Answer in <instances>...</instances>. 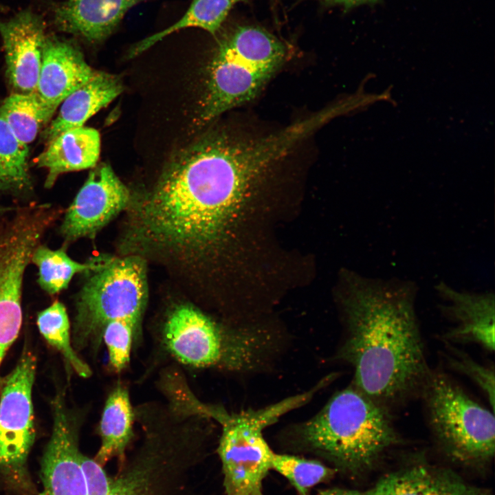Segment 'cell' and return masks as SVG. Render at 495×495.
Listing matches in <instances>:
<instances>
[{
    "instance_id": "cell-20",
    "label": "cell",
    "mask_w": 495,
    "mask_h": 495,
    "mask_svg": "<svg viewBox=\"0 0 495 495\" xmlns=\"http://www.w3.org/2000/svg\"><path fill=\"white\" fill-rule=\"evenodd\" d=\"M135 410L127 387L118 383L109 394L99 426L101 444L94 459L104 465L113 457L123 461L134 433Z\"/></svg>"
},
{
    "instance_id": "cell-7",
    "label": "cell",
    "mask_w": 495,
    "mask_h": 495,
    "mask_svg": "<svg viewBox=\"0 0 495 495\" xmlns=\"http://www.w3.org/2000/svg\"><path fill=\"white\" fill-rule=\"evenodd\" d=\"M421 390L430 428L446 453L465 463L484 461L494 456V411L441 373H430Z\"/></svg>"
},
{
    "instance_id": "cell-17",
    "label": "cell",
    "mask_w": 495,
    "mask_h": 495,
    "mask_svg": "<svg viewBox=\"0 0 495 495\" xmlns=\"http://www.w3.org/2000/svg\"><path fill=\"white\" fill-rule=\"evenodd\" d=\"M100 149V134L93 128L80 126L60 133L36 158L38 166L47 170L45 186L52 187L64 173L94 167Z\"/></svg>"
},
{
    "instance_id": "cell-6",
    "label": "cell",
    "mask_w": 495,
    "mask_h": 495,
    "mask_svg": "<svg viewBox=\"0 0 495 495\" xmlns=\"http://www.w3.org/2000/svg\"><path fill=\"white\" fill-rule=\"evenodd\" d=\"M85 282L76 302L73 331L76 349L96 353L110 321H131L141 336L147 301L146 269L137 256L103 259Z\"/></svg>"
},
{
    "instance_id": "cell-13",
    "label": "cell",
    "mask_w": 495,
    "mask_h": 495,
    "mask_svg": "<svg viewBox=\"0 0 495 495\" xmlns=\"http://www.w3.org/2000/svg\"><path fill=\"white\" fill-rule=\"evenodd\" d=\"M95 72L77 45L56 35H46L36 92L56 111L60 104L89 81Z\"/></svg>"
},
{
    "instance_id": "cell-22",
    "label": "cell",
    "mask_w": 495,
    "mask_h": 495,
    "mask_svg": "<svg viewBox=\"0 0 495 495\" xmlns=\"http://www.w3.org/2000/svg\"><path fill=\"white\" fill-rule=\"evenodd\" d=\"M248 0H192L184 16L167 28L140 41L130 50L133 58L140 54L166 36L187 28H199L212 34L220 28L232 7Z\"/></svg>"
},
{
    "instance_id": "cell-2",
    "label": "cell",
    "mask_w": 495,
    "mask_h": 495,
    "mask_svg": "<svg viewBox=\"0 0 495 495\" xmlns=\"http://www.w3.org/2000/svg\"><path fill=\"white\" fill-rule=\"evenodd\" d=\"M410 283L357 278L345 301L340 351L353 384L387 409L421 388L430 374Z\"/></svg>"
},
{
    "instance_id": "cell-18",
    "label": "cell",
    "mask_w": 495,
    "mask_h": 495,
    "mask_svg": "<svg viewBox=\"0 0 495 495\" xmlns=\"http://www.w3.org/2000/svg\"><path fill=\"white\" fill-rule=\"evenodd\" d=\"M122 90L120 78L96 71L89 81L62 102L56 118L44 131L43 139L49 142L65 131L83 126L89 118L113 100Z\"/></svg>"
},
{
    "instance_id": "cell-5",
    "label": "cell",
    "mask_w": 495,
    "mask_h": 495,
    "mask_svg": "<svg viewBox=\"0 0 495 495\" xmlns=\"http://www.w3.org/2000/svg\"><path fill=\"white\" fill-rule=\"evenodd\" d=\"M287 56L285 44L263 28L238 26L226 34L207 69L199 120L209 123L254 100Z\"/></svg>"
},
{
    "instance_id": "cell-12",
    "label": "cell",
    "mask_w": 495,
    "mask_h": 495,
    "mask_svg": "<svg viewBox=\"0 0 495 495\" xmlns=\"http://www.w3.org/2000/svg\"><path fill=\"white\" fill-rule=\"evenodd\" d=\"M45 29L43 19L30 8L0 20L7 75L12 87L21 93L36 91Z\"/></svg>"
},
{
    "instance_id": "cell-24",
    "label": "cell",
    "mask_w": 495,
    "mask_h": 495,
    "mask_svg": "<svg viewBox=\"0 0 495 495\" xmlns=\"http://www.w3.org/2000/svg\"><path fill=\"white\" fill-rule=\"evenodd\" d=\"M28 146L21 143L0 118V190L21 192L31 187Z\"/></svg>"
},
{
    "instance_id": "cell-19",
    "label": "cell",
    "mask_w": 495,
    "mask_h": 495,
    "mask_svg": "<svg viewBox=\"0 0 495 495\" xmlns=\"http://www.w3.org/2000/svg\"><path fill=\"white\" fill-rule=\"evenodd\" d=\"M368 495H485L449 470L415 465L381 478Z\"/></svg>"
},
{
    "instance_id": "cell-23",
    "label": "cell",
    "mask_w": 495,
    "mask_h": 495,
    "mask_svg": "<svg viewBox=\"0 0 495 495\" xmlns=\"http://www.w3.org/2000/svg\"><path fill=\"white\" fill-rule=\"evenodd\" d=\"M102 261L80 263L71 258L65 248L52 250L42 245L35 249L31 258L38 269L39 285L52 295L65 289L76 274L94 270Z\"/></svg>"
},
{
    "instance_id": "cell-3",
    "label": "cell",
    "mask_w": 495,
    "mask_h": 495,
    "mask_svg": "<svg viewBox=\"0 0 495 495\" xmlns=\"http://www.w3.org/2000/svg\"><path fill=\"white\" fill-rule=\"evenodd\" d=\"M296 430L308 450L353 472L372 465L397 441L388 409L353 384L337 392Z\"/></svg>"
},
{
    "instance_id": "cell-29",
    "label": "cell",
    "mask_w": 495,
    "mask_h": 495,
    "mask_svg": "<svg viewBox=\"0 0 495 495\" xmlns=\"http://www.w3.org/2000/svg\"><path fill=\"white\" fill-rule=\"evenodd\" d=\"M144 472L138 470L116 478L114 485L107 495H146L148 478Z\"/></svg>"
},
{
    "instance_id": "cell-31",
    "label": "cell",
    "mask_w": 495,
    "mask_h": 495,
    "mask_svg": "<svg viewBox=\"0 0 495 495\" xmlns=\"http://www.w3.org/2000/svg\"><path fill=\"white\" fill-rule=\"evenodd\" d=\"M318 495H368V494L366 492H360L355 490L333 488L320 491Z\"/></svg>"
},
{
    "instance_id": "cell-21",
    "label": "cell",
    "mask_w": 495,
    "mask_h": 495,
    "mask_svg": "<svg viewBox=\"0 0 495 495\" xmlns=\"http://www.w3.org/2000/svg\"><path fill=\"white\" fill-rule=\"evenodd\" d=\"M54 112L36 91L11 94L0 107V118L16 138L28 146L35 140L41 126L49 122Z\"/></svg>"
},
{
    "instance_id": "cell-1",
    "label": "cell",
    "mask_w": 495,
    "mask_h": 495,
    "mask_svg": "<svg viewBox=\"0 0 495 495\" xmlns=\"http://www.w3.org/2000/svg\"><path fill=\"white\" fill-rule=\"evenodd\" d=\"M301 141L294 124L264 133L240 126L212 130L177 154L135 205V238L187 262L210 256L242 204Z\"/></svg>"
},
{
    "instance_id": "cell-27",
    "label": "cell",
    "mask_w": 495,
    "mask_h": 495,
    "mask_svg": "<svg viewBox=\"0 0 495 495\" xmlns=\"http://www.w3.org/2000/svg\"><path fill=\"white\" fill-rule=\"evenodd\" d=\"M141 336L129 320L118 319L109 322L102 332L108 351L110 368L117 373L123 371L130 362L133 344H138Z\"/></svg>"
},
{
    "instance_id": "cell-11",
    "label": "cell",
    "mask_w": 495,
    "mask_h": 495,
    "mask_svg": "<svg viewBox=\"0 0 495 495\" xmlns=\"http://www.w3.org/2000/svg\"><path fill=\"white\" fill-rule=\"evenodd\" d=\"M52 407L53 429L42 461L40 495H87L81 452L61 395L54 398Z\"/></svg>"
},
{
    "instance_id": "cell-28",
    "label": "cell",
    "mask_w": 495,
    "mask_h": 495,
    "mask_svg": "<svg viewBox=\"0 0 495 495\" xmlns=\"http://www.w3.org/2000/svg\"><path fill=\"white\" fill-rule=\"evenodd\" d=\"M448 360L452 368L461 374L465 375L479 386L487 397L490 408L494 411V369L478 363L467 354L456 350V349H450Z\"/></svg>"
},
{
    "instance_id": "cell-25",
    "label": "cell",
    "mask_w": 495,
    "mask_h": 495,
    "mask_svg": "<svg viewBox=\"0 0 495 495\" xmlns=\"http://www.w3.org/2000/svg\"><path fill=\"white\" fill-rule=\"evenodd\" d=\"M36 322L45 340L62 354L74 371L81 377H89L90 367L80 358L72 345L70 324L64 305L58 300L54 302L38 313Z\"/></svg>"
},
{
    "instance_id": "cell-30",
    "label": "cell",
    "mask_w": 495,
    "mask_h": 495,
    "mask_svg": "<svg viewBox=\"0 0 495 495\" xmlns=\"http://www.w3.org/2000/svg\"><path fill=\"white\" fill-rule=\"evenodd\" d=\"M328 6H340L349 10L361 5L375 3L378 0H315Z\"/></svg>"
},
{
    "instance_id": "cell-9",
    "label": "cell",
    "mask_w": 495,
    "mask_h": 495,
    "mask_svg": "<svg viewBox=\"0 0 495 495\" xmlns=\"http://www.w3.org/2000/svg\"><path fill=\"white\" fill-rule=\"evenodd\" d=\"M36 358L27 347L15 368L0 378V472L9 483L28 490L26 468L35 437L32 389Z\"/></svg>"
},
{
    "instance_id": "cell-16",
    "label": "cell",
    "mask_w": 495,
    "mask_h": 495,
    "mask_svg": "<svg viewBox=\"0 0 495 495\" xmlns=\"http://www.w3.org/2000/svg\"><path fill=\"white\" fill-rule=\"evenodd\" d=\"M30 258L23 246L0 239V365L21 327L23 281Z\"/></svg>"
},
{
    "instance_id": "cell-14",
    "label": "cell",
    "mask_w": 495,
    "mask_h": 495,
    "mask_svg": "<svg viewBox=\"0 0 495 495\" xmlns=\"http://www.w3.org/2000/svg\"><path fill=\"white\" fill-rule=\"evenodd\" d=\"M144 0H65L52 6V22L60 32L95 43L115 30L126 12Z\"/></svg>"
},
{
    "instance_id": "cell-4",
    "label": "cell",
    "mask_w": 495,
    "mask_h": 495,
    "mask_svg": "<svg viewBox=\"0 0 495 495\" xmlns=\"http://www.w3.org/2000/svg\"><path fill=\"white\" fill-rule=\"evenodd\" d=\"M276 338L265 331L227 327L188 304L168 311L159 336L164 351L182 365L242 373L266 363Z\"/></svg>"
},
{
    "instance_id": "cell-15",
    "label": "cell",
    "mask_w": 495,
    "mask_h": 495,
    "mask_svg": "<svg viewBox=\"0 0 495 495\" xmlns=\"http://www.w3.org/2000/svg\"><path fill=\"white\" fill-rule=\"evenodd\" d=\"M437 289L446 300L443 307L455 323L445 335L446 340L471 342L490 352L494 351V296L493 294H471L453 289L441 283Z\"/></svg>"
},
{
    "instance_id": "cell-8",
    "label": "cell",
    "mask_w": 495,
    "mask_h": 495,
    "mask_svg": "<svg viewBox=\"0 0 495 495\" xmlns=\"http://www.w3.org/2000/svg\"><path fill=\"white\" fill-rule=\"evenodd\" d=\"M305 403L304 395L298 394L258 409L228 412L219 424L218 446L226 495H264L262 483L272 470L274 452L263 431Z\"/></svg>"
},
{
    "instance_id": "cell-10",
    "label": "cell",
    "mask_w": 495,
    "mask_h": 495,
    "mask_svg": "<svg viewBox=\"0 0 495 495\" xmlns=\"http://www.w3.org/2000/svg\"><path fill=\"white\" fill-rule=\"evenodd\" d=\"M131 203L128 188L110 166L92 170L68 208L60 227L67 241L93 236Z\"/></svg>"
},
{
    "instance_id": "cell-26",
    "label": "cell",
    "mask_w": 495,
    "mask_h": 495,
    "mask_svg": "<svg viewBox=\"0 0 495 495\" xmlns=\"http://www.w3.org/2000/svg\"><path fill=\"white\" fill-rule=\"evenodd\" d=\"M272 469L284 476L299 495H309L310 489L332 477L334 470L315 460L274 452Z\"/></svg>"
},
{
    "instance_id": "cell-32",
    "label": "cell",
    "mask_w": 495,
    "mask_h": 495,
    "mask_svg": "<svg viewBox=\"0 0 495 495\" xmlns=\"http://www.w3.org/2000/svg\"><path fill=\"white\" fill-rule=\"evenodd\" d=\"M1 209H0V212H1Z\"/></svg>"
}]
</instances>
